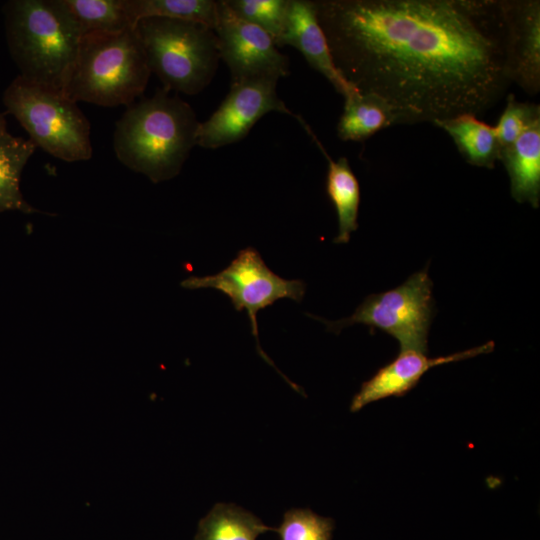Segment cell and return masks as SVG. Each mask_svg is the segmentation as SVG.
I'll return each instance as SVG.
<instances>
[{
    "mask_svg": "<svg viewBox=\"0 0 540 540\" xmlns=\"http://www.w3.org/2000/svg\"><path fill=\"white\" fill-rule=\"evenodd\" d=\"M333 62L396 124L493 106L511 83L503 0H313Z\"/></svg>",
    "mask_w": 540,
    "mask_h": 540,
    "instance_id": "cell-1",
    "label": "cell"
},
{
    "mask_svg": "<svg viewBox=\"0 0 540 540\" xmlns=\"http://www.w3.org/2000/svg\"><path fill=\"white\" fill-rule=\"evenodd\" d=\"M169 92L162 87L129 105L113 134L117 159L153 183L177 176L197 145L200 122L194 110Z\"/></svg>",
    "mask_w": 540,
    "mask_h": 540,
    "instance_id": "cell-2",
    "label": "cell"
},
{
    "mask_svg": "<svg viewBox=\"0 0 540 540\" xmlns=\"http://www.w3.org/2000/svg\"><path fill=\"white\" fill-rule=\"evenodd\" d=\"M8 48L20 76L62 93L81 28L63 0H10L3 5Z\"/></svg>",
    "mask_w": 540,
    "mask_h": 540,
    "instance_id": "cell-3",
    "label": "cell"
},
{
    "mask_svg": "<svg viewBox=\"0 0 540 540\" xmlns=\"http://www.w3.org/2000/svg\"><path fill=\"white\" fill-rule=\"evenodd\" d=\"M150 74L135 26L85 33L62 93L76 103L128 107L143 94Z\"/></svg>",
    "mask_w": 540,
    "mask_h": 540,
    "instance_id": "cell-4",
    "label": "cell"
},
{
    "mask_svg": "<svg viewBox=\"0 0 540 540\" xmlns=\"http://www.w3.org/2000/svg\"><path fill=\"white\" fill-rule=\"evenodd\" d=\"M135 29L151 73L167 90L195 95L215 76L220 60L214 30L204 24L146 17Z\"/></svg>",
    "mask_w": 540,
    "mask_h": 540,
    "instance_id": "cell-5",
    "label": "cell"
},
{
    "mask_svg": "<svg viewBox=\"0 0 540 540\" xmlns=\"http://www.w3.org/2000/svg\"><path fill=\"white\" fill-rule=\"evenodd\" d=\"M3 103L36 147L66 162L92 157L90 122L63 93L18 75L5 89Z\"/></svg>",
    "mask_w": 540,
    "mask_h": 540,
    "instance_id": "cell-6",
    "label": "cell"
},
{
    "mask_svg": "<svg viewBox=\"0 0 540 540\" xmlns=\"http://www.w3.org/2000/svg\"><path fill=\"white\" fill-rule=\"evenodd\" d=\"M432 281L427 268L412 274L398 287L371 294L347 318L323 322L327 330L339 333L343 328L363 324L393 336L401 351L427 352V338L433 317Z\"/></svg>",
    "mask_w": 540,
    "mask_h": 540,
    "instance_id": "cell-7",
    "label": "cell"
},
{
    "mask_svg": "<svg viewBox=\"0 0 540 540\" xmlns=\"http://www.w3.org/2000/svg\"><path fill=\"white\" fill-rule=\"evenodd\" d=\"M187 289L213 288L231 300L237 311L245 310L251 322L259 354L273 367L274 364L259 345L257 313L279 299L301 302L306 285L302 280H288L275 274L253 247L240 250L222 271L208 276H191L181 282Z\"/></svg>",
    "mask_w": 540,
    "mask_h": 540,
    "instance_id": "cell-8",
    "label": "cell"
},
{
    "mask_svg": "<svg viewBox=\"0 0 540 540\" xmlns=\"http://www.w3.org/2000/svg\"><path fill=\"white\" fill-rule=\"evenodd\" d=\"M278 78L259 77L231 83L216 111L200 122L197 146L216 149L242 140L265 114L276 111L295 116L278 97Z\"/></svg>",
    "mask_w": 540,
    "mask_h": 540,
    "instance_id": "cell-9",
    "label": "cell"
},
{
    "mask_svg": "<svg viewBox=\"0 0 540 540\" xmlns=\"http://www.w3.org/2000/svg\"><path fill=\"white\" fill-rule=\"evenodd\" d=\"M214 32L220 60L229 68L231 83L259 77H286L288 57L280 53L271 36L261 28L235 16L218 1Z\"/></svg>",
    "mask_w": 540,
    "mask_h": 540,
    "instance_id": "cell-10",
    "label": "cell"
},
{
    "mask_svg": "<svg viewBox=\"0 0 540 540\" xmlns=\"http://www.w3.org/2000/svg\"><path fill=\"white\" fill-rule=\"evenodd\" d=\"M503 7L510 81L536 95L540 91V1L503 0Z\"/></svg>",
    "mask_w": 540,
    "mask_h": 540,
    "instance_id": "cell-11",
    "label": "cell"
},
{
    "mask_svg": "<svg viewBox=\"0 0 540 540\" xmlns=\"http://www.w3.org/2000/svg\"><path fill=\"white\" fill-rule=\"evenodd\" d=\"M493 349L494 342L489 341L472 349L435 358H428L426 353L419 351H401L392 362L361 385L352 399L350 410L356 412L371 402L390 396H403L417 385L430 368L489 353Z\"/></svg>",
    "mask_w": 540,
    "mask_h": 540,
    "instance_id": "cell-12",
    "label": "cell"
},
{
    "mask_svg": "<svg viewBox=\"0 0 540 540\" xmlns=\"http://www.w3.org/2000/svg\"><path fill=\"white\" fill-rule=\"evenodd\" d=\"M290 45L322 74L344 98L355 93L337 70L325 34L317 20L313 0H289L284 31L278 47Z\"/></svg>",
    "mask_w": 540,
    "mask_h": 540,
    "instance_id": "cell-13",
    "label": "cell"
},
{
    "mask_svg": "<svg viewBox=\"0 0 540 540\" xmlns=\"http://www.w3.org/2000/svg\"><path fill=\"white\" fill-rule=\"evenodd\" d=\"M512 197L533 208L540 202V122L527 129L513 144L500 151Z\"/></svg>",
    "mask_w": 540,
    "mask_h": 540,
    "instance_id": "cell-14",
    "label": "cell"
},
{
    "mask_svg": "<svg viewBox=\"0 0 540 540\" xmlns=\"http://www.w3.org/2000/svg\"><path fill=\"white\" fill-rule=\"evenodd\" d=\"M301 125L311 136L328 161L326 192L333 203L338 217V235L333 240L336 244H346L351 233L358 228V211L360 204V187L347 158L340 157L334 161L311 128L303 120Z\"/></svg>",
    "mask_w": 540,
    "mask_h": 540,
    "instance_id": "cell-15",
    "label": "cell"
},
{
    "mask_svg": "<svg viewBox=\"0 0 540 540\" xmlns=\"http://www.w3.org/2000/svg\"><path fill=\"white\" fill-rule=\"evenodd\" d=\"M433 125L447 132L462 157L473 166L492 169L500 157V144L494 126L472 114H461Z\"/></svg>",
    "mask_w": 540,
    "mask_h": 540,
    "instance_id": "cell-16",
    "label": "cell"
},
{
    "mask_svg": "<svg viewBox=\"0 0 540 540\" xmlns=\"http://www.w3.org/2000/svg\"><path fill=\"white\" fill-rule=\"evenodd\" d=\"M344 100L343 113L337 124V135L343 141H363L396 124L392 108L374 94L356 91Z\"/></svg>",
    "mask_w": 540,
    "mask_h": 540,
    "instance_id": "cell-17",
    "label": "cell"
},
{
    "mask_svg": "<svg viewBox=\"0 0 540 540\" xmlns=\"http://www.w3.org/2000/svg\"><path fill=\"white\" fill-rule=\"evenodd\" d=\"M35 149L30 139L0 134V212L42 213L25 201L20 190L23 168Z\"/></svg>",
    "mask_w": 540,
    "mask_h": 540,
    "instance_id": "cell-18",
    "label": "cell"
},
{
    "mask_svg": "<svg viewBox=\"0 0 540 540\" xmlns=\"http://www.w3.org/2000/svg\"><path fill=\"white\" fill-rule=\"evenodd\" d=\"M275 531L258 517L234 504L217 503L200 520L195 540H256L260 534Z\"/></svg>",
    "mask_w": 540,
    "mask_h": 540,
    "instance_id": "cell-19",
    "label": "cell"
},
{
    "mask_svg": "<svg viewBox=\"0 0 540 540\" xmlns=\"http://www.w3.org/2000/svg\"><path fill=\"white\" fill-rule=\"evenodd\" d=\"M134 25L146 17H165L204 24L214 30L218 17L216 0H126Z\"/></svg>",
    "mask_w": 540,
    "mask_h": 540,
    "instance_id": "cell-20",
    "label": "cell"
},
{
    "mask_svg": "<svg viewBox=\"0 0 540 540\" xmlns=\"http://www.w3.org/2000/svg\"><path fill=\"white\" fill-rule=\"evenodd\" d=\"M82 34L118 32L134 27L126 0H63Z\"/></svg>",
    "mask_w": 540,
    "mask_h": 540,
    "instance_id": "cell-21",
    "label": "cell"
},
{
    "mask_svg": "<svg viewBox=\"0 0 540 540\" xmlns=\"http://www.w3.org/2000/svg\"><path fill=\"white\" fill-rule=\"evenodd\" d=\"M238 18L268 33L276 46L284 31L289 0H223Z\"/></svg>",
    "mask_w": 540,
    "mask_h": 540,
    "instance_id": "cell-22",
    "label": "cell"
},
{
    "mask_svg": "<svg viewBox=\"0 0 540 540\" xmlns=\"http://www.w3.org/2000/svg\"><path fill=\"white\" fill-rule=\"evenodd\" d=\"M332 519L319 516L309 509H291L275 531L281 540H331Z\"/></svg>",
    "mask_w": 540,
    "mask_h": 540,
    "instance_id": "cell-23",
    "label": "cell"
},
{
    "mask_svg": "<svg viewBox=\"0 0 540 540\" xmlns=\"http://www.w3.org/2000/svg\"><path fill=\"white\" fill-rule=\"evenodd\" d=\"M537 122H540L539 105L520 102L514 94H509L504 111L494 126L501 150L513 144Z\"/></svg>",
    "mask_w": 540,
    "mask_h": 540,
    "instance_id": "cell-24",
    "label": "cell"
},
{
    "mask_svg": "<svg viewBox=\"0 0 540 540\" xmlns=\"http://www.w3.org/2000/svg\"><path fill=\"white\" fill-rule=\"evenodd\" d=\"M7 132L6 130V120L4 115L0 112V134Z\"/></svg>",
    "mask_w": 540,
    "mask_h": 540,
    "instance_id": "cell-25",
    "label": "cell"
}]
</instances>
